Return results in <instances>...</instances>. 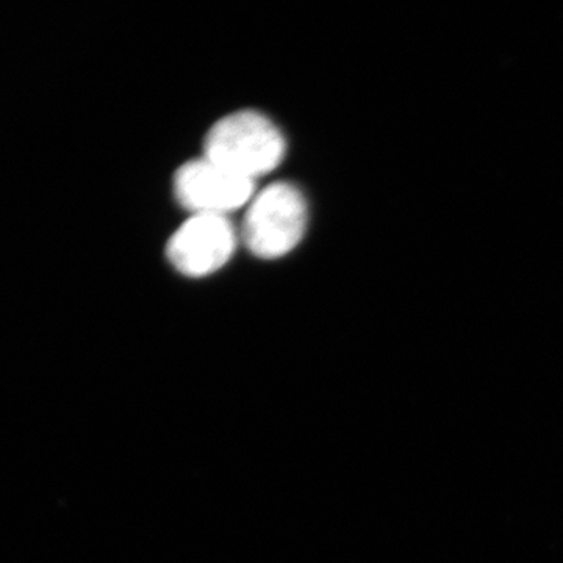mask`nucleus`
I'll list each match as a JSON object with an SVG mask.
<instances>
[{
    "label": "nucleus",
    "mask_w": 563,
    "mask_h": 563,
    "mask_svg": "<svg viewBox=\"0 0 563 563\" xmlns=\"http://www.w3.org/2000/svg\"><path fill=\"white\" fill-rule=\"evenodd\" d=\"M285 147L284 135L268 118L257 111H236L207 133L203 158L254 180L280 165Z\"/></svg>",
    "instance_id": "f257e3e1"
},
{
    "label": "nucleus",
    "mask_w": 563,
    "mask_h": 563,
    "mask_svg": "<svg viewBox=\"0 0 563 563\" xmlns=\"http://www.w3.org/2000/svg\"><path fill=\"white\" fill-rule=\"evenodd\" d=\"M307 222L302 192L285 181L269 185L254 199L243 224L247 250L261 258H279L301 242Z\"/></svg>",
    "instance_id": "f03ea898"
},
{
    "label": "nucleus",
    "mask_w": 563,
    "mask_h": 563,
    "mask_svg": "<svg viewBox=\"0 0 563 563\" xmlns=\"http://www.w3.org/2000/svg\"><path fill=\"white\" fill-rule=\"evenodd\" d=\"M254 180L214 165L206 158L185 163L174 177V191L184 209L218 214L240 209L254 195Z\"/></svg>",
    "instance_id": "7ed1b4c3"
},
{
    "label": "nucleus",
    "mask_w": 563,
    "mask_h": 563,
    "mask_svg": "<svg viewBox=\"0 0 563 563\" xmlns=\"http://www.w3.org/2000/svg\"><path fill=\"white\" fill-rule=\"evenodd\" d=\"M231 221L218 214H195L174 233L166 254L185 276L202 277L218 272L235 251Z\"/></svg>",
    "instance_id": "20e7f679"
}]
</instances>
